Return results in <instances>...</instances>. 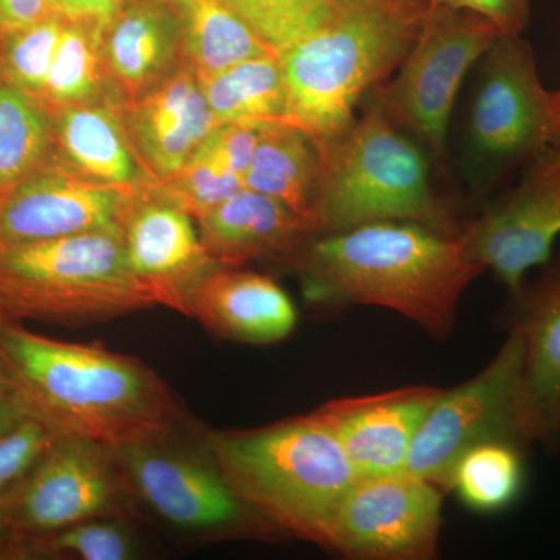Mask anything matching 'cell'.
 <instances>
[{"label": "cell", "instance_id": "1", "mask_svg": "<svg viewBox=\"0 0 560 560\" xmlns=\"http://www.w3.org/2000/svg\"><path fill=\"white\" fill-rule=\"evenodd\" d=\"M0 372L28 416L57 434L106 445L190 430L164 381L132 357L35 334L0 318Z\"/></svg>", "mask_w": 560, "mask_h": 560}, {"label": "cell", "instance_id": "2", "mask_svg": "<svg viewBox=\"0 0 560 560\" xmlns=\"http://www.w3.org/2000/svg\"><path fill=\"white\" fill-rule=\"evenodd\" d=\"M308 302L377 305L445 338L464 290L485 271L463 232L410 221H374L313 234L283 257Z\"/></svg>", "mask_w": 560, "mask_h": 560}, {"label": "cell", "instance_id": "3", "mask_svg": "<svg viewBox=\"0 0 560 560\" xmlns=\"http://www.w3.org/2000/svg\"><path fill=\"white\" fill-rule=\"evenodd\" d=\"M425 0H338L327 20L279 54L287 124L318 142L348 130L360 102L399 69Z\"/></svg>", "mask_w": 560, "mask_h": 560}, {"label": "cell", "instance_id": "4", "mask_svg": "<svg viewBox=\"0 0 560 560\" xmlns=\"http://www.w3.org/2000/svg\"><path fill=\"white\" fill-rule=\"evenodd\" d=\"M238 499L278 533L327 548L342 501L359 482L348 456L315 415L256 430L200 431Z\"/></svg>", "mask_w": 560, "mask_h": 560}, {"label": "cell", "instance_id": "5", "mask_svg": "<svg viewBox=\"0 0 560 560\" xmlns=\"http://www.w3.org/2000/svg\"><path fill=\"white\" fill-rule=\"evenodd\" d=\"M323 172L313 221L316 231L374 221H410L459 235V224L431 186L429 153L374 103L337 138L319 142Z\"/></svg>", "mask_w": 560, "mask_h": 560}, {"label": "cell", "instance_id": "6", "mask_svg": "<svg viewBox=\"0 0 560 560\" xmlns=\"http://www.w3.org/2000/svg\"><path fill=\"white\" fill-rule=\"evenodd\" d=\"M153 305L120 228L0 246V318L86 326Z\"/></svg>", "mask_w": 560, "mask_h": 560}, {"label": "cell", "instance_id": "7", "mask_svg": "<svg viewBox=\"0 0 560 560\" xmlns=\"http://www.w3.org/2000/svg\"><path fill=\"white\" fill-rule=\"evenodd\" d=\"M139 514L109 447L55 434L7 499L0 559L21 560L33 540L79 523H128Z\"/></svg>", "mask_w": 560, "mask_h": 560}, {"label": "cell", "instance_id": "8", "mask_svg": "<svg viewBox=\"0 0 560 560\" xmlns=\"http://www.w3.org/2000/svg\"><path fill=\"white\" fill-rule=\"evenodd\" d=\"M495 25L469 10L429 5L397 75L370 94L394 125L444 164L453 106L475 62L499 39Z\"/></svg>", "mask_w": 560, "mask_h": 560}, {"label": "cell", "instance_id": "9", "mask_svg": "<svg viewBox=\"0 0 560 560\" xmlns=\"http://www.w3.org/2000/svg\"><path fill=\"white\" fill-rule=\"evenodd\" d=\"M551 147V92L522 35H501L481 58L466 119L464 151L471 183L495 187Z\"/></svg>", "mask_w": 560, "mask_h": 560}, {"label": "cell", "instance_id": "10", "mask_svg": "<svg viewBox=\"0 0 560 560\" xmlns=\"http://www.w3.org/2000/svg\"><path fill=\"white\" fill-rule=\"evenodd\" d=\"M488 442L530 445L525 420V345L511 327L488 366L458 388L442 390L411 442L404 474L452 489L464 453Z\"/></svg>", "mask_w": 560, "mask_h": 560}, {"label": "cell", "instance_id": "11", "mask_svg": "<svg viewBox=\"0 0 560 560\" xmlns=\"http://www.w3.org/2000/svg\"><path fill=\"white\" fill-rule=\"evenodd\" d=\"M180 431L160 440L110 448L139 506L173 528L210 537H264L278 533L231 489L202 445Z\"/></svg>", "mask_w": 560, "mask_h": 560}, {"label": "cell", "instance_id": "12", "mask_svg": "<svg viewBox=\"0 0 560 560\" xmlns=\"http://www.w3.org/2000/svg\"><path fill=\"white\" fill-rule=\"evenodd\" d=\"M441 508L438 486L404 471L359 481L342 501L327 548L349 559H433Z\"/></svg>", "mask_w": 560, "mask_h": 560}, {"label": "cell", "instance_id": "13", "mask_svg": "<svg viewBox=\"0 0 560 560\" xmlns=\"http://www.w3.org/2000/svg\"><path fill=\"white\" fill-rule=\"evenodd\" d=\"M463 235L478 264L518 293L526 272L550 260L560 235V147L526 165L511 190L464 224Z\"/></svg>", "mask_w": 560, "mask_h": 560}, {"label": "cell", "instance_id": "14", "mask_svg": "<svg viewBox=\"0 0 560 560\" xmlns=\"http://www.w3.org/2000/svg\"><path fill=\"white\" fill-rule=\"evenodd\" d=\"M130 194L44 162L0 197V246L119 230Z\"/></svg>", "mask_w": 560, "mask_h": 560}, {"label": "cell", "instance_id": "15", "mask_svg": "<svg viewBox=\"0 0 560 560\" xmlns=\"http://www.w3.org/2000/svg\"><path fill=\"white\" fill-rule=\"evenodd\" d=\"M132 275L158 305L184 313L187 291L215 264L186 210L168 200L156 180L132 189L120 220Z\"/></svg>", "mask_w": 560, "mask_h": 560}, {"label": "cell", "instance_id": "16", "mask_svg": "<svg viewBox=\"0 0 560 560\" xmlns=\"http://www.w3.org/2000/svg\"><path fill=\"white\" fill-rule=\"evenodd\" d=\"M441 394L433 386H407L327 401L313 415L340 442L357 480H374L404 471L416 431Z\"/></svg>", "mask_w": 560, "mask_h": 560}, {"label": "cell", "instance_id": "17", "mask_svg": "<svg viewBox=\"0 0 560 560\" xmlns=\"http://www.w3.org/2000/svg\"><path fill=\"white\" fill-rule=\"evenodd\" d=\"M98 55L114 101H138L186 65L175 10L167 0H124L98 25Z\"/></svg>", "mask_w": 560, "mask_h": 560}, {"label": "cell", "instance_id": "18", "mask_svg": "<svg viewBox=\"0 0 560 560\" xmlns=\"http://www.w3.org/2000/svg\"><path fill=\"white\" fill-rule=\"evenodd\" d=\"M120 113L132 149L156 183L173 178L220 125L187 65L149 94L120 105Z\"/></svg>", "mask_w": 560, "mask_h": 560}, {"label": "cell", "instance_id": "19", "mask_svg": "<svg viewBox=\"0 0 560 560\" xmlns=\"http://www.w3.org/2000/svg\"><path fill=\"white\" fill-rule=\"evenodd\" d=\"M183 315L215 337L245 345L285 340L298 323L293 301L275 280L226 265H213L190 287Z\"/></svg>", "mask_w": 560, "mask_h": 560}, {"label": "cell", "instance_id": "20", "mask_svg": "<svg viewBox=\"0 0 560 560\" xmlns=\"http://www.w3.org/2000/svg\"><path fill=\"white\" fill-rule=\"evenodd\" d=\"M512 326L525 345V420L530 444L560 441V259L523 283Z\"/></svg>", "mask_w": 560, "mask_h": 560}, {"label": "cell", "instance_id": "21", "mask_svg": "<svg viewBox=\"0 0 560 560\" xmlns=\"http://www.w3.org/2000/svg\"><path fill=\"white\" fill-rule=\"evenodd\" d=\"M197 221L206 253L226 267H242L265 257L282 260L311 235L318 234L312 221L246 187Z\"/></svg>", "mask_w": 560, "mask_h": 560}, {"label": "cell", "instance_id": "22", "mask_svg": "<svg viewBox=\"0 0 560 560\" xmlns=\"http://www.w3.org/2000/svg\"><path fill=\"white\" fill-rule=\"evenodd\" d=\"M57 139L73 172L121 190L154 180L132 149L119 102H94L60 109Z\"/></svg>", "mask_w": 560, "mask_h": 560}, {"label": "cell", "instance_id": "23", "mask_svg": "<svg viewBox=\"0 0 560 560\" xmlns=\"http://www.w3.org/2000/svg\"><path fill=\"white\" fill-rule=\"evenodd\" d=\"M320 172L323 150L311 132L287 121L259 124V139L245 175L246 189L275 198L315 226L313 209Z\"/></svg>", "mask_w": 560, "mask_h": 560}, {"label": "cell", "instance_id": "24", "mask_svg": "<svg viewBox=\"0 0 560 560\" xmlns=\"http://www.w3.org/2000/svg\"><path fill=\"white\" fill-rule=\"evenodd\" d=\"M167 2L178 16L186 65L198 79L249 58L275 54L223 0Z\"/></svg>", "mask_w": 560, "mask_h": 560}, {"label": "cell", "instance_id": "25", "mask_svg": "<svg viewBox=\"0 0 560 560\" xmlns=\"http://www.w3.org/2000/svg\"><path fill=\"white\" fill-rule=\"evenodd\" d=\"M200 81L220 125L287 121L285 81L279 55L249 58Z\"/></svg>", "mask_w": 560, "mask_h": 560}, {"label": "cell", "instance_id": "26", "mask_svg": "<svg viewBox=\"0 0 560 560\" xmlns=\"http://www.w3.org/2000/svg\"><path fill=\"white\" fill-rule=\"evenodd\" d=\"M51 139L33 95L0 80V197L46 162Z\"/></svg>", "mask_w": 560, "mask_h": 560}, {"label": "cell", "instance_id": "27", "mask_svg": "<svg viewBox=\"0 0 560 560\" xmlns=\"http://www.w3.org/2000/svg\"><path fill=\"white\" fill-rule=\"evenodd\" d=\"M523 448L506 442L477 445L460 456L452 475L464 503L478 511H499L521 493Z\"/></svg>", "mask_w": 560, "mask_h": 560}, {"label": "cell", "instance_id": "28", "mask_svg": "<svg viewBox=\"0 0 560 560\" xmlns=\"http://www.w3.org/2000/svg\"><path fill=\"white\" fill-rule=\"evenodd\" d=\"M103 81L98 25L66 21L43 95L60 109L98 102Z\"/></svg>", "mask_w": 560, "mask_h": 560}, {"label": "cell", "instance_id": "29", "mask_svg": "<svg viewBox=\"0 0 560 560\" xmlns=\"http://www.w3.org/2000/svg\"><path fill=\"white\" fill-rule=\"evenodd\" d=\"M210 135L173 178L156 183L168 200L195 220L245 189V183L228 167Z\"/></svg>", "mask_w": 560, "mask_h": 560}, {"label": "cell", "instance_id": "30", "mask_svg": "<svg viewBox=\"0 0 560 560\" xmlns=\"http://www.w3.org/2000/svg\"><path fill=\"white\" fill-rule=\"evenodd\" d=\"M275 54L315 31L338 0H223Z\"/></svg>", "mask_w": 560, "mask_h": 560}, {"label": "cell", "instance_id": "31", "mask_svg": "<svg viewBox=\"0 0 560 560\" xmlns=\"http://www.w3.org/2000/svg\"><path fill=\"white\" fill-rule=\"evenodd\" d=\"M136 547L127 522L92 521L33 540L21 560H128Z\"/></svg>", "mask_w": 560, "mask_h": 560}, {"label": "cell", "instance_id": "32", "mask_svg": "<svg viewBox=\"0 0 560 560\" xmlns=\"http://www.w3.org/2000/svg\"><path fill=\"white\" fill-rule=\"evenodd\" d=\"M66 20L50 14L3 39L2 72L5 81L31 95L43 94Z\"/></svg>", "mask_w": 560, "mask_h": 560}, {"label": "cell", "instance_id": "33", "mask_svg": "<svg viewBox=\"0 0 560 560\" xmlns=\"http://www.w3.org/2000/svg\"><path fill=\"white\" fill-rule=\"evenodd\" d=\"M38 419L28 418L0 440V551L3 540V512L7 499L22 475L46 451L55 438Z\"/></svg>", "mask_w": 560, "mask_h": 560}, {"label": "cell", "instance_id": "34", "mask_svg": "<svg viewBox=\"0 0 560 560\" xmlns=\"http://www.w3.org/2000/svg\"><path fill=\"white\" fill-rule=\"evenodd\" d=\"M429 5L469 10L486 18L501 35H522L529 24L530 0H425Z\"/></svg>", "mask_w": 560, "mask_h": 560}, {"label": "cell", "instance_id": "35", "mask_svg": "<svg viewBox=\"0 0 560 560\" xmlns=\"http://www.w3.org/2000/svg\"><path fill=\"white\" fill-rule=\"evenodd\" d=\"M210 136L228 167L245 183L259 139V124H223Z\"/></svg>", "mask_w": 560, "mask_h": 560}, {"label": "cell", "instance_id": "36", "mask_svg": "<svg viewBox=\"0 0 560 560\" xmlns=\"http://www.w3.org/2000/svg\"><path fill=\"white\" fill-rule=\"evenodd\" d=\"M55 14L49 0H0V39Z\"/></svg>", "mask_w": 560, "mask_h": 560}, {"label": "cell", "instance_id": "37", "mask_svg": "<svg viewBox=\"0 0 560 560\" xmlns=\"http://www.w3.org/2000/svg\"><path fill=\"white\" fill-rule=\"evenodd\" d=\"M51 11L62 20L101 25L109 20L124 0H49Z\"/></svg>", "mask_w": 560, "mask_h": 560}, {"label": "cell", "instance_id": "38", "mask_svg": "<svg viewBox=\"0 0 560 560\" xmlns=\"http://www.w3.org/2000/svg\"><path fill=\"white\" fill-rule=\"evenodd\" d=\"M31 418L16 397L9 390L0 393V440Z\"/></svg>", "mask_w": 560, "mask_h": 560}, {"label": "cell", "instance_id": "39", "mask_svg": "<svg viewBox=\"0 0 560 560\" xmlns=\"http://www.w3.org/2000/svg\"><path fill=\"white\" fill-rule=\"evenodd\" d=\"M551 145L560 147V90L551 92Z\"/></svg>", "mask_w": 560, "mask_h": 560}, {"label": "cell", "instance_id": "40", "mask_svg": "<svg viewBox=\"0 0 560 560\" xmlns=\"http://www.w3.org/2000/svg\"><path fill=\"white\" fill-rule=\"evenodd\" d=\"M3 390H7V388L5 383H3L2 372H0V393H3Z\"/></svg>", "mask_w": 560, "mask_h": 560}]
</instances>
